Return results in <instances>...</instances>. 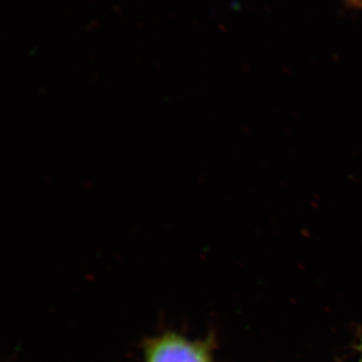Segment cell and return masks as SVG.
Here are the masks:
<instances>
[{"label": "cell", "mask_w": 362, "mask_h": 362, "mask_svg": "<svg viewBox=\"0 0 362 362\" xmlns=\"http://www.w3.org/2000/svg\"><path fill=\"white\" fill-rule=\"evenodd\" d=\"M342 2L349 8L361 11L362 13V0H342Z\"/></svg>", "instance_id": "cell-2"}, {"label": "cell", "mask_w": 362, "mask_h": 362, "mask_svg": "<svg viewBox=\"0 0 362 362\" xmlns=\"http://www.w3.org/2000/svg\"><path fill=\"white\" fill-rule=\"evenodd\" d=\"M357 362H362V347H361V357H359L358 361H357Z\"/></svg>", "instance_id": "cell-3"}, {"label": "cell", "mask_w": 362, "mask_h": 362, "mask_svg": "<svg viewBox=\"0 0 362 362\" xmlns=\"http://www.w3.org/2000/svg\"><path fill=\"white\" fill-rule=\"evenodd\" d=\"M216 339H190L177 331L165 330L141 343L143 362H216Z\"/></svg>", "instance_id": "cell-1"}]
</instances>
